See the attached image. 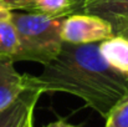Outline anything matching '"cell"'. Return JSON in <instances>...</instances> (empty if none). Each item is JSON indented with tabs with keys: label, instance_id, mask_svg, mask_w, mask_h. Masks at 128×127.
I'll return each mask as SVG.
<instances>
[{
	"label": "cell",
	"instance_id": "15",
	"mask_svg": "<svg viewBox=\"0 0 128 127\" xmlns=\"http://www.w3.org/2000/svg\"><path fill=\"white\" fill-rule=\"evenodd\" d=\"M22 127H34V111H31V112L28 115V117H26V120H25Z\"/></svg>",
	"mask_w": 128,
	"mask_h": 127
},
{
	"label": "cell",
	"instance_id": "16",
	"mask_svg": "<svg viewBox=\"0 0 128 127\" xmlns=\"http://www.w3.org/2000/svg\"><path fill=\"white\" fill-rule=\"evenodd\" d=\"M120 35H121V36H124L126 39H128V29L127 30H124V31H123L122 34H120Z\"/></svg>",
	"mask_w": 128,
	"mask_h": 127
},
{
	"label": "cell",
	"instance_id": "11",
	"mask_svg": "<svg viewBox=\"0 0 128 127\" xmlns=\"http://www.w3.org/2000/svg\"><path fill=\"white\" fill-rule=\"evenodd\" d=\"M10 10H26L30 11L35 0H1Z\"/></svg>",
	"mask_w": 128,
	"mask_h": 127
},
{
	"label": "cell",
	"instance_id": "9",
	"mask_svg": "<svg viewBox=\"0 0 128 127\" xmlns=\"http://www.w3.org/2000/svg\"><path fill=\"white\" fill-rule=\"evenodd\" d=\"M19 50V41L14 25L9 20H0V57L8 56L14 60Z\"/></svg>",
	"mask_w": 128,
	"mask_h": 127
},
{
	"label": "cell",
	"instance_id": "1",
	"mask_svg": "<svg viewBox=\"0 0 128 127\" xmlns=\"http://www.w3.org/2000/svg\"><path fill=\"white\" fill-rule=\"evenodd\" d=\"M26 91L64 92L81 98L87 107L108 116L128 95V76L110 67L100 54L98 44L65 42L58 55L44 65L38 75H25Z\"/></svg>",
	"mask_w": 128,
	"mask_h": 127
},
{
	"label": "cell",
	"instance_id": "5",
	"mask_svg": "<svg viewBox=\"0 0 128 127\" xmlns=\"http://www.w3.org/2000/svg\"><path fill=\"white\" fill-rule=\"evenodd\" d=\"M14 62L11 57H0V111L11 106L26 91L25 75L15 69Z\"/></svg>",
	"mask_w": 128,
	"mask_h": 127
},
{
	"label": "cell",
	"instance_id": "13",
	"mask_svg": "<svg viewBox=\"0 0 128 127\" xmlns=\"http://www.w3.org/2000/svg\"><path fill=\"white\" fill-rule=\"evenodd\" d=\"M11 15V10L0 0V20H9Z\"/></svg>",
	"mask_w": 128,
	"mask_h": 127
},
{
	"label": "cell",
	"instance_id": "14",
	"mask_svg": "<svg viewBox=\"0 0 128 127\" xmlns=\"http://www.w3.org/2000/svg\"><path fill=\"white\" fill-rule=\"evenodd\" d=\"M42 127H77V126H75V125H72V123H68V122L65 121V120H58V121L51 122V123L45 125V126H42Z\"/></svg>",
	"mask_w": 128,
	"mask_h": 127
},
{
	"label": "cell",
	"instance_id": "2",
	"mask_svg": "<svg viewBox=\"0 0 128 127\" xmlns=\"http://www.w3.org/2000/svg\"><path fill=\"white\" fill-rule=\"evenodd\" d=\"M62 20L35 11L11 10L10 21L19 41L14 61H34L42 66L52 61L65 44L61 36Z\"/></svg>",
	"mask_w": 128,
	"mask_h": 127
},
{
	"label": "cell",
	"instance_id": "10",
	"mask_svg": "<svg viewBox=\"0 0 128 127\" xmlns=\"http://www.w3.org/2000/svg\"><path fill=\"white\" fill-rule=\"evenodd\" d=\"M104 127H128V95L108 113Z\"/></svg>",
	"mask_w": 128,
	"mask_h": 127
},
{
	"label": "cell",
	"instance_id": "7",
	"mask_svg": "<svg viewBox=\"0 0 128 127\" xmlns=\"http://www.w3.org/2000/svg\"><path fill=\"white\" fill-rule=\"evenodd\" d=\"M39 97L35 91H25L11 106L0 111V127H22L28 115L35 111Z\"/></svg>",
	"mask_w": 128,
	"mask_h": 127
},
{
	"label": "cell",
	"instance_id": "6",
	"mask_svg": "<svg viewBox=\"0 0 128 127\" xmlns=\"http://www.w3.org/2000/svg\"><path fill=\"white\" fill-rule=\"evenodd\" d=\"M100 54L110 67L128 76V39L113 35L98 44Z\"/></svg>",
	"mask_w": 128,
	"mask_h": 127
},
{
	"label": "cell",
	"instance_id": "12",
	"mask_svg": "<svg viewBox=\"0 0 128 127\" xmlns=\"http://www.w3.org/2000/svg\"><path fill=\"white\" fill-rule=\"evenodd\" d=\"M91 1H93V0H71V3H72V14L81 13L84 6H86Z\"/></svg>",
	"mask_w": 128,
	"mask_h": 127
},
{
	"label": "cell",
	"instance_id": "3",
	"mask_svg": "<svg viewBox=\"0 0 128 127\" xmlns=\"http://www.w3.org/2000/svg\"><path fill=\"white\" fill-rule=\"evenodd\" d=\"M61 36L64 42L67 44H97L113 36V30L110 23L100 16L87 13H75L64 18Z\"/></svg>",
	"mask_w": 128,
	"mask_h": 127
},
{
	"label": "cell",
	"instance_id": "8",
	"mask_svg": "<svg viewBox=\"0 0 128 127\" xmlns=\"http://www.w3.org/2000/svg\"><path fill=\"white\" fill-rule=\"evenodd\" d=\"M52 18H65L72 14L71 0H35L31 10Z\"/></svg>",
	"mask_w": 128,
	"mask_h": 127
},
{
	"label": "cell",
	"instance_id": "4",
	"mask_svg": "<svg viewBox=\"0 0 128 127\" xmlns=\"http://www.w3.org/2000/svg\"><path fill=\"white\" fill-rule=\"evenodd\" d=\"M81 13L102 18L112 26L113 35H120L128 29V0H93Z\"/></svg>",
	"mask_w": 128,
	"mask_h": 127
}]
</instances>
